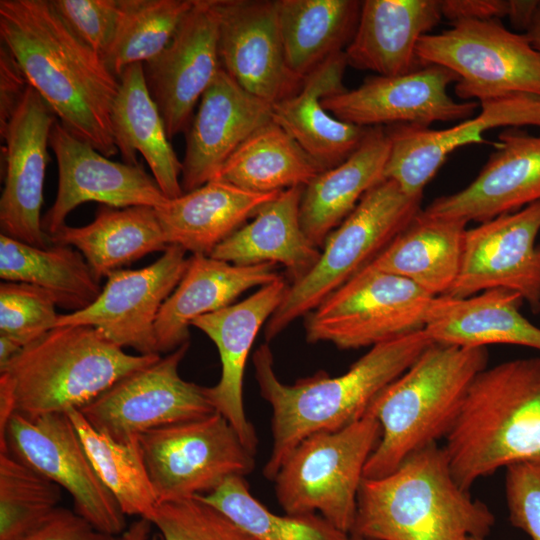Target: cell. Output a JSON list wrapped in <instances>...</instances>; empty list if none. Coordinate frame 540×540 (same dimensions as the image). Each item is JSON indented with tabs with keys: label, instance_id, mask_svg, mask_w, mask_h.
I'll list each match as a JSON object with an SVG mask.
<instances>
[{
	"label": "cell",
	"instance_id": "50",
	"mask_svg": "<svg viewBox=\"0 0 540 540\" xmlns=\"http://www.w3.org/2000/svg\"><path fill=\"white\" fill-rule=\"evenodd\" d=\"M153 527L149 520L138 518L127 526L126 530L117 537V540H162L158 532H153Z\"/></svg>",
	"mask_w": 540,
	"mask_h": 540
},
{
	"label": "cell",
	"instance_id": "47",
	"mask_svg": "<svg viewBox=\"0 0 540 540\" xmlns=\"http://www.w3.org/2000/svg\"><path fill=\"white\" fill-rule=\"evenodd\" d=\"M29 83L10 50L0 45V130L10 120Z\"/></svg>",
	"mask_w": 540,
	"mask_h": 540
},
{
	"label": "cell",
	"instance_id": "33",
	"mask_svg": "<svg viewBox=\"0 0 540 540\" xmlns=\"http://www.w3.org/2000/svg\"><path fill=\"white\" fill-rule=\"evenodd\" d=\"M118 79L111 123L115 145L124 163L138 164L136 152H140L164 195L170 199L181 196L182 163L146 86L143 64L127 67Z\"/></svg>",
	"mask_w": 540,
	"mask_h": 540
},
{
	"label": "cell",
	"instance_id": "29",
	"mask_svg": "<svg viewBox=\"0 0 540 540\" xmlns=\"http://www.w3.org/2000/svg\"><path fill=\"white\" fill-rule=\"evenodd\" d=\"M279 193H255L211 180L179 197L168 198L154 209L169 246H180L192 255L210 256Z\"/></svg>",
	"mask_w": 540,
	"mask_h": 540
},
{
	"label": "cell",
	"instance_id": "37",
	"mask_svg": "<svg viewBox=\"0 0 540 540\" xmlns=\"http://www.w3.org/2000/svg\"><path fill=\"white\" fill-rule=\"evenodd\" d=\"M322 171L321 165L271 120L234 151L213 180L269 194L305 187Z\"/></svg>",
	"mask_w": 540,
	"mask_h": 540
},
{
	"label": "cell",
	"instance_id": "32",
	"mask_svg": "<svg viewBox=\"0 0 540 540\" xmlns=\"http://www.w3.org/2000/svg\"><path fill=\"white\" fill-rule=\"evenodd\" d=\"M467 224L421 209L369 264L412 281L434 297L446 295L460 270Z\"/></svg>",
	"mask_w": 540,
	"mask_h": 540
},
{
	"label": "cell",
	"instance_id": "24",
	"mask_svg": "<svg viewBox=\"0 0 540 540\" xmlns=\"http://www.w3.org/2000/svg\"><path fill=\"white\" fill-rule=\"evenodd\" d=\"M284 278L260 287L246 299L216 312L200 316L191 326L205 333L216 345L220 379L205 393L214 410L235 428L246 447L255 453L257 436L247 419L243 402V378L253 342L282 302L288 289Z\"/></svg>",
	"mask_w": 540,
	"mask_h": 540
},
{
	"label": "cell",
	"instance_id": "54",
	"mask_svg": "<svg viewBox=\"0 0 540 540\" xmlns=\"http://www.w3.org/2000/svg\"><path fill=\"white\" fill-rule=\"evenodd\" d=\"M470 540H486V538H471Z\"/></svg>",
	"mask_w": 540,
	"mask_h": 540
},
{
	"label": "cell",
	"instance_id": "40",
	"mask_svg": "<svg viewBox=\"0 0 540 540\" xmlns=\"http://www.w3.org/2000/svg\"><path fill=\"white\" fill-rule=\"evenodd\" d=\"M194 0H121L115 35L102 60L117 78L146 63L168 45Z\"/></svg>",
	"mask_w": 540,
	"mask_h": 540
},
{
	"label": "cell",
	"instance_id": "43",
	"mask_svg": "<svg viewBox=\"0 0 540 540\" xmlns=\"http://www.w3.org/2000/svg\"><path fill=\"white\" fill-rule=\"evenodd\" d=\"M53 298L38 287L22 282L0 284V335L22 348L56 326Z\"/></svg>",
	"mask_w": 540,
	"mask_h": 540
},
{
	"label": "cell",
	"instance_id": "4",
	"mask_svg": "<svg viewBox=\"0 0 540 540\" xmlns=\"http://www.w3.org/2000/svg\"><path fill=\"white\" fill-rule=\"evenodd\" d=\"M160 355L126 353L92 326H56L0 371V438L14 413L34 418L80 409Z\"/></svg>",
	"mask_w": 540,
	"mask_h": 540
},
{
	"label": "cell",
	"instance_id": "5",
	"mask_svg": "<svg viewBox=\"0 0 540 540\" xmlns=\"http://www.w3.org/2000/svg\"><path fill=\"white\" fill-rule=\"evenodd\" d=\"M443 449L455 480L466 490L511 464H540V357L482 370Z\"/></svg>",
	"mask_w": 540,
	"mask_h": 540
},
{
	"label": "cell",
	"instance_id": "13",
	"mask_svg": "<svg viewBox=\"0 0 540 540\" xmlns=\"http://www.w3.org/2000/svg\"><path fill=\"white\" fill-rule=\"evenodd\" d=\"M188 348L189 342L122 377L79 411L94 429L123 442L216 412L205 387L179 374Z\"/></svg>",
	"mask_w": 540,
	"mask_h": 540
},
{
	"label": "cell",
	"instance_id": "2",
	"mask_svg": "<svg viewBox=\"0 0 540 540\" xmlns=\"http://www.w3.org/2000/svg\"><path fill=\"white\" fill-rule=\"evenodd\" d=\"M433 343L424 330L372 346L339 376L318 373L284 384L268 344L253 355L261 396L272 408L273 446L263 474L273 481L283 462L306 437L342 429L363 417L373 400Z\"/></svg>",
	"mask_w": 540,
	"mask_h": 540
},
{
	"label": "cell",
	"instance_id": "51",
	"mask_svg": "<svg viewBox=\"0 0 540 540\" xmlns=\"http://www.w3.org/2000/svg\"><path fill=\"white\" fill-rule=\"evenodd\" d=\"M22 350L12 339L0 335V371Z\"/></svg>",
	"mask_w": 540,
	"mask_h": 540
},
{
	"label": "cell",
	"instance_id": "1",
	"mask_svg": "<svg viewBox=\"0 0 540 540\" xmlns=\"http://www.w3.org/2000/svg\"><path fill=\"white\" fill-rule=\"evenodd\" d=\"M0 39L61 125L106 157L119 79L81 42L50 0H0Z\"/></svg>",
	"mask_w": 540,
	"mask_h": 540
},
{
	"label": "cell",
	"instance_id": "20",
	"mask_svg": "<svg viewBox=\"0 0 540 540\" xmlns=\"http://www.w3.org/2000/svg\"><path fill=\"white\" fill-rule=\"evenodd\" d=\"M49 146L57 160L58 188L53 205L42 219L48 238L66 225L73 209L85 202L114 208H155L168 199L141 165L109 160L58 120L51 129Z\"/></svg>",
	"mask_w": 540,
	"mask_h": 540
},
{
	"label": "cell",
	"instance_id": "31",
	"mask_svg": "<svg viewBox=\"0 0 540 540\" xmlns=\"http://www.w3.org/2000/svg\"><path fill=\"white\" fill-rule=\"evenodd\" d=\"M389 151L386 128L370 127L360 146L346 160L320 172L303 188L300 222L316 247H322L361 198L385 179Z\"/></svg>",
	"mask_w": 540,
	"mask_h": 540
},
{
	"label": "cell",
	"instance_id": "19",
	"mask_svg": "<svg viewBox=\"0 0 540 540\" xmlns=\"http://www.w3.org/2000/svg\"><path fill=\"white\" fill-rule=\"evenodd\" d=\"M481 112L447 129L408 124L386 126L390 151L384 178L393 180L409 196H423L454 150L483 142V133L497 127L540 128V96L516 93L480 102Z\"/></svg>",
	"mask_w": 540,
	"mask_h": 540
},
{
	"label": "cell",
	"instance_id": "30",
	"mask_svg": "<svg viewBox=\"0 0 540 540\" xmlns=\"http://www.w3.org/2000/svg\"><path fill=\"white\" fill-rule=\"evenodd\" d=\"M301 186L281 191L210 254L236 265H283L292 283L316 264L320 251L306 236L300 222Z\"/></svg>",
	"mask_w": 540,
	"mask_h": 540
},
{
	"label": "cell",
	"instance_id": "35",
	"mask_svg": "<svg viewBox=\"0 0 540 540\" xmlns=\"http://www.w3.org/2000/svg\"><path fill=\"white\" fill-rule=\"evenodd\" d=\"M362 1L276 0L286 64L303 80L344 52L357 28Z\"/></svg>",
	"mask_w": 540,
	"mask_h": 540
},
{
	"label": "cell",
	"instance_id": "17",
	"mask_svg": "<svg viewBox=\"0 0 540 540\" xmlns=\"http://www.w3.org/2000/svg\"><path fill=\"white\" fill-rule=\"evenodd\" d=\"M57 120L40 94L29 85L6 126L4 188L0 198L1 234L35 247H48L41 207L51 129Z\"/></svg>",
	"mask_w": 540,
	"mask_h": 540
},
{
	"label": "cell",
	"instance_id": "14",
	"mask_svg": "<svg viewBox=\"0 0 540 540\" xmlns=\"http://www.w3.org/2000/svg\"><path fill=\"white\" fill-rule=\"evenodd\" d=\"M186 252L180 246L170 245L146 267L113 271L91 305L60 314L56 326H92L121 348H133L141 355H160L156 321L186 271Z\"/></svg>",
	"mask_w": 540,
	"mask_h": 540
},
{
	"label": "cell",
	"instance_id": "23",
	"mask_svg": "<svg viewBox=\"0 0 540 540\" xmlns=\"http://www.w3.org/2000/svg\"><path fill=\"white\" fill-rule=\"evenodd\" d=\"M498 138L497 150L477 177L433 200L423 209L426 214L482 223L540 200V137L511 127Z\"/></svg>",
	"mask_w": 540,
	"mask_h": 540
},
{
	"label": "cell",
	"instance_id": "10",
	"mask_svg": "<svg viewBox=\"0 0 540 540\" xmlns=\"http://www.w3.org/2000/svg\"><path fill=\"white\" fill-rule=\"evenodd\" d=\"M434 298L368 264L306 315V340L343 350L372 347L423 330Z\"/></svg>",
	"mask_w": 540,
	"mask_h": 540
},
{
	"label": "cell",
	"instance_id": "6",
	"mask_svg": "<svg viewBox=\"0 0 540 540\" xmlns=\"http://www.w3.org/2000/svg\"><path fill=\"white\" fill-rule=\"evenodd\" d=\"M487 364L486 347L431 343L367 410L378 420L381 436L364 478L387 475L414 453L445 439Z\"/></svg>",
	"mask_w": 540,
	"mask_h": 540
},
{
	"label": "cell",
	"instance_id": "44",
	"mask_svg": "<svg viewBox=\"0 0 540 540\" xmlns=\"http://www.w3.org/2000/svg\"><path fill=\"white\" fill-rule=\"evenodd\" d=\"M74 35L101 59L110 47L121 15V0H50Z\"/></svg>",
	"mask_w": 540,
	"mask_h": 540
},
{
	"label": "cell",
	"instance_id": "11",
	"mask_svg": "<svg viewBox=\"0 0 540 540\" xmlns=\"http://www.w3.org/2000/svg\"><path fill=\"white\" fill-rule=\"evenodd\" d=\"M139 443L159 503L207 494L255 465V453L218 412L150 430Z\"/></svg>",
	"mask_w": 540,
	"mask_h": 540
},
{
	"label": "cell",
	"instance_id": "42",
	"mask_svg": "<svg viewBox=\"0 0 540 540\" xmlns=\"http://www.w3.org/2000/svg\"><path fill=\"white\" fill-rule=\"evenodd\" d=\"M162 540H255L199 498L160 502L151 520Z\"/></svg>",
	"mask_w": 540,
	"mask_h": 540
},
{
	"label": "cell",
	"instance_id": "9",
	"mask_svg": "<svg viewBox=\"0 0 540 540\" xmlns=\"http://www.w3.org/2000/svg\"><path fill=\"white\" fill-rule=\"evenodd\" d=\"M426 66H443L458 76L455 93L462 101L510 94L540 96V55L526 34L507 29L499 19H462L418 42Z\"/></svg>",
	"mask_w": 540,
	"mask_h": 540
},
{
	"label": "cell",
	"instance_id": "48",
	"mask_svg": "<svg viewBox=\"0 0 540 540\" xmlns=\"http://www.w3.org/2000/svg\"><path fill=\"white\" fill-rule=\"evenodd\" d=\"M441 10L451 22L500 19L508 14V0H443Z\"/></svg>",
	"mask_w": 540,
	"mask_h": 540
},
{
	"label": "cell",
	"instance_id": "28",
	"mask_svg": "<svg viewBox=\"0 0 540 540\" xmlns=\"http://www.w3.org/2000/svg\"><path fill=\"white\" fill-rule=\"evenodd\" d=\"M516 292L494 288L466 298L435 297L424 332L434 343L463 347L511 344L540 351V328L519 311Z\"/></svg>",
	"mask_w": 540,
	"mask_h": 540
},
{
	"label": "cell",
	"instance_id": "3",
	"mask_svg": "<svg viewBox=\"0 0 540 540\" xmlns=\"http://www.w3.org/2000/svg\"><path fill=\"white\" fill-rule=\"evenodd\" d=\"M495 524L455 480L443 447L424 448L391 473L363 478L352 536L365 540H470Z\"/></svg>",
	"mask_w": 540,
	"mask_h": 540
},
{
	"label": "cell",
	"instance_id": "26",
	"mask_svg": "<svg viewBox=\"0 0 540 540\" xmlns=\"http://www.w3.org/2000/svg\"><path fill=\"white\" fill-rule=\"evenodd\" d=\"M280 278L273 263L236 265L192 255L159 312L155 326L158 353L169 354L189 342V327L196 318L230 306L242 293Z\"/></svg>",
	"mask_w": 540,
	"mask_h": 540
},
{
	"label": "cell",
	"instance_id": "53",
	"mask_svg": "<svg viewBox=\"0 0 540 540\" xmlns=\"http://www.w3.org/2000/svg\"><path fill=\"white\" fill-rule=\"evenodd\" d=\"M350 540H365L363 538H360V537H357V536H352L351 535V539Z\"/></svg>",
	"mask_w": 540,
	"mask_h": 540
},
{
	"label": "cell",
	"instance_id": "34",
	"mask_svg": "<svg viewBox=\"0 0 540 540\" xmlns=\"http://www.w3.org/2000/svg\"><path fill=\"white\" fill-rule=\"evenodd\" d=\"M51 244L75 247L101 280L122 266L167 244L155 209L149 206H101L92 222L80 227L64 225L49 236Z\"/></svg>",
	"mask_w": 540,
	"mask_h": 540
},
{
	"label": "cell",
	"instance_id": "16",
	"mask_svg": "<svg viewBox=\"0 0 540 540\" xmlns=\"http://www.w3.org/2000/svg\"><path fill=\"white\" fill-rule=\"evenodd\" d=\"M451 70L436 64L397 76H370L352 90L324 97V108L336 118L361 127L466 120L478 103L457 101L447 88L458 82Z\"/></svg>",
	"mask_w": 540,
	"mask_h": 540
},
{
	"label": "cell",
	"instance_id": "38",
	"mask_svg": "<svg viewBox=\"0 0 540 540\" xmlns=\"http://www.w3.org/2000/svg\"><path fill=\"white\" fill-rule=\"evenodd\" d=\"M103 484L126 516L151 522L159 504L139 438L117 441L94 429L78 409L67 412Z\"/></svg>",
	"mask_w": 540,
	"mask_h": 540
},
{
	"label": "cell",
	"instance_id": "21",
	"mask_svg": "<svg viewBox=\"0 0 540 540\" xmlns=\"http://www.w3.org/2000/svg\"><path fill=\"white\" fill-rule=\"evenodd\" d=\"M222 68L247 92L274 104L302 81L289 70L276 0H215Z\"/></svg>",
	"mask_w": 540,
	"mask_h": 540
},
{
	"label": "cell",
	"instance_id": "15",
	"mask_svg": "<svg viewBox=\"0 0 540 540\" xmlns=\"http://www.w3.org/2000/svg\"><path fill=\"white\" fill-rule=\"evenodd\" d=\"M540 200L467 229L458 276L446 295L504 288L540 311Z\"/></svg>",
	"mask_w": 540,
	"mask_h": 540
},
{
	"label": "cell",
	"instance_id": "27",
	"mask_svg": "<svg viewBox=\"0 0 540 540\" xmlns=\"http://www.w3.org/2000/svg\"><path fill=\"white\" fill-rule=\"evenodd\" d=\"M344 52L311 71L300 89L272 105V120L326 170L346 160L362 143L370 127L342 121L323 104L324 97L346 90Z\"/></svg>",
	"mask_w": 540,
	"mask_h": 540
},
{
	"label": "cell",
	"instance_id": "22",
	"mask_svg": "<svg viewBox=\"0 0 540 540\" xmlns=\"http://www.w3.org/2000/svg\"><path fill=\"white\" fill-rule=\"evenodd\" d=\"M271 120L272 104L247 92L221 68L186 131L183 193L213 180L234 151Z\"/></svg>",
	"mask_w": 540,
	"mask_h": 540
},
{
	"label": "cell",
	"instance_id": "49",
	"mask_svg": "<svg viewBox=\"0 0 540 540\" xmlns=\"http://www.w3.org/2000/svg\"><path fill=\"white\" fill-rule=\"evenodd\" d=\"M539 0H508L507 17L515 29L527 30Z\"/></svg>",
	"mask_w": 540,
	"mask_h": 540
},
{
	"label": "cell",
	"instance_id": "46",
	"mask_svg": "<svg viewBox=\"0 0 540 540\" xmlns=\"http://www.w3.org/2000/svg\"><path fill=\"white\" fill-rule=\"evenodd\" d=\"M22 540H117L78 515L58 507L42 524Z\"/></svg>",
	"mask_w": 540,
	"mask_h": 540
},
{
	"label": "cell",
	"instance_id": "7",
	"mask_svg": "<svg viewBox=\"0 0 540 540\" xmlns=\"http://www.w3.org/2000/svg\"><path fill=\"white\" fill-rule=\"evenodd\" d=\"M422 198L405 194L390 179L372 187L327 236L313 268L289 285L282 302L266 322V340L310 313L367 266L421 210Z\"/></svg>",
	"mask_w": 540,
	"mask_h": 540
},
{
	"label": "cell",
	"instance_id": "36",
	"mask_svg": "<svg viewBox=\"0 0 540 540\" xmlns=\"http://www.w3.org/2000/svg\"><path fill=\"white\" fill-rule=\"evenodd\" d=\"M0 277L48 293L57 306L80 311L101 293L100 280L83 255L72 246L35 247L0 235Z\"/></svg>",
	"mask_w": 540,
	"mask_h": 540
},
{
	"label": "cell",
	"instance_id": "12",
	"mask_svg": "<svg viewBox=\"0 0 540 540\" xmlns=\"http://www.w3.org/2000/svg\"><path fill=\"white\" fill-rule=\"evenodd\" d=\"M9 453L69 493L74 511L98 530L118 537L126 515L97 475L67 413L34 418L14 413L0 439Z\"/></svg>",
	"mask_w": 540,
	"mask_h": 540
},
{
	"label": "cell",
	"instance_id": "45",
	"mask_svg": "<svg viewBox=\"0 0 540 540\" xmlns=\"http://www.w3.org/2000/svg\"><path fill=\"white\" fill-rule=\"evenodd\" d=\"M505 469L509 520L532 540H540V464L519 462Z\"/></svg>",
	"mask_w": 540,
	"mask_h": 540
},
{
	"label": "cell",
	"instance_id": "25",
	"mask_svg": "<svg viewBox=\"0 0 540 540\" xmlns=\"http://www.w3.org/2000/svg\"><path fill=\"white\" fill-rule=\"evenodd\" d=\"M442 17L441 0L362 1L357 28L344 50L347 65L379 76L423 67L418 42Z\"/></svg>",
	"mask_w": 540,
	"mask_h": 540
},
{
	"label": "cell",
	"instance_id": "8",
	"mask_svg": "<svg viewBox=\"0 0 540 540\" xmlns=\"http://www.w3.org/2000/svg\"><path fill=\"white\" fill-rule=\"evenodd\" d=\"M381 428L370 412L352 424L303 439L274 478L276 498L287 514L319 513L351 534L365 465Z\"/></svg>",
	"mask_w": 540,
	"mask_h": 540
},
{
	"label": "cell",
	"instance_id": "52",
	"mask_svg": "<svg viewBox=\"0 0 540 540\" xmlns=\"http://www.w3.org/2000/svg\"><path fill=\"white\" fill-rule=\"evenodd\" d=\"M525 34L529 38L532 47L540 55V0Z\"/></svg>",
	"mask_w": 540,
	"mask_h": 540
},
{
	"label": "cell",
	"instance_id": "41",
	"mask_svg": "<svg viewBox=\"0 0 540 540\" xmlns=\"http://www.w3.org/2000/svg\"><path fill=\"white\" fill-rule=\"evenodd\" d=\"M61 498L57 484L0 453V540H22L59 507Z\"/></svg>",
	"mask_w": 540,
	"mask_h": 540
},
{
	"label": "cell",
	"instance_id": "18",
	"mask_svg": "<svg viewBox=\"0 0 540 540\" xmlns=\"http://www.w3.org/2000/svg\"><path fill=\"white\" fill-rule=\"evenodd\" d=\"M221 68L215 0H194L165 49L143 64L169 139L186 133L196 104Z\"/></svg>",
	"mask_w": 540,
	"mask_h": 540
},
{
	"label": "cell",
	"instance_id": "39",
	"mask_svg": "<svg viewBox=\"0 0 540 540\" xmlns=\"http://www.w3.org/2000/svg\"><path fill=\"white\" fill-rule=\"evenodd\" d=\"M213 506L255 540H350L317 514L277 515L250 492L243 476L227 478L213 491L196 496Z\"/></svg>",
	"mask_w": 540,
	"mask_h": 540
}]
</instances>
